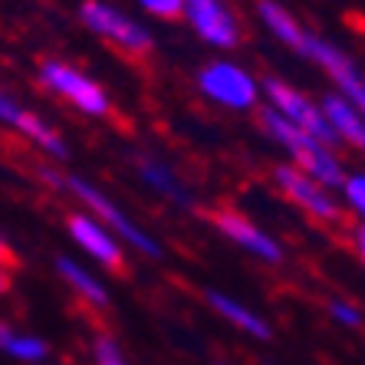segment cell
<instances>
[{
	"instance_id": "1",
	"label": "cell",
	"mask_w": 365,
	"mask_h": 365,
	"mask_svg": "<svg viewBox=\"0 0 365 365\" xmlns=\"http://www.w3.org/2000/svg\"><path fill=\"white\" fill-rule=\"evenodd\" d=\"M260 122H264V128L270 132L277 142L287 148L293 158H297V165L293 168L303 171L306 178H313L319 187H339L342 181H346V171H342L339 158L332 155V148H326V145H319L316 138H309L306 132H299L297 125H289L287 119H280L273 109H264L260 112Z\"/></svg>"
},
{
	"instance_id": "2",
	"label": "cell",
	"mask_w": 365,
	"mask_h": 365,
	"mask_svg": "<svg viewBox=\"0 0 365 365\" xmlns=\"http://www.w3.org/2000/svg\"><path fill=\"white\" fill-rule=\"evenodd\" d=\"M66 187L73 191V195L79 197V201L89 207V217H99V224L106 230H109L115 240H128V244L135 247V250H142V254H148V257H162V244L148 234V230H142L138 224H132L125 217V214L119 211V204L112 201V197H106L99 191V187H93L89 181H83V178H66Z\"/></svg>"
},
{
	"instance_id": "3",
	"label": "cell",
	"mask_w": 365,
	"mask_h": 365,
	"mask_svg": "<svg viewBox=\"0 0 365 365\" xmlns=\"http://www.w3.org/2000/svg\"><path fill=\"white\" fill-rule=\"evenodd\" d=\"M264 93H267V99H270V109L277 112L280 119H287L289 125H297L299 132H306V135L316 138V142L326 145V148L339 145V138L332 135V128L326 125L319 106H313V102L306 99L303 93H297L293 86H287L277 76H267Z\"/></svg>"
},
{
	"instance_id": "4",
	"label": "cell",
	"mask_w": 365,
	"mask_h": 365,
	"mask_svg": "<svg viewBox=\"0 0 365 365\" xmlns=\"http://www.w3.org/2000/svg\"><path fill=\"white\" fill-rule=\"evenodd\" d=\"M197 86H201V93L207 99L221 102L227 109H250V106H257V96H260V86L254 83V76L247 69L224 60L204 66L201 76H197Z\"/></svg>"
},
{
	"instance_id": "5",
	"label": "cell",
	"mask_w": 365,
	"mask_h": 365,
	"mask_svg": "<svg viewBox=\"0 0 365 365\" xmlns=\"http://www.w3.org/2000/svg\"><path fill=\"white\" fill-rule=\"evenodd\" d=\"M40 83L46 89H53L56 96H66L86 115H106L109 112V96L102 93V86L93 83L89 76H83L79 69L66 66V63H43Z\"/></svg>"
},
{
	"instance_id": "6",
	"label": "cell",
	"mask_w": 365,
	"mask_h": 365,
	"mask_svg": "<svg viewBox=\"0 0 365 365\" xmlns=\"http://www.w3.org/2000/svg\"><path fill=\"white\" fill-rule=\"evenodd\" d=\"M299 53H303V56H309L313 63H319V66H323L326 73L336 79V86H339V96H342V99L362 112V106H365V83H362V76H359L356 63L349 60V56L339 50V46H332V43L319 40V36L306 34L303 46H299Z\"/></svg>"
},
{
	"instance_id": "7",
	"label": "cell",
	"mask_w": 365,
	"mask_h": 365,
	"mask_svg": "<svg viewBox=\"0 0 365 365\" xmlns=\"http://www.w3.org/2000/svg\"><path fill=\"white\" fill-rule=\"evenodd\" d=\"M79 17L86 20L89 30L115 40L119 46H125L128 53H145L152 46V34H148L145 26H138L135 20H128L125 14H119L115 7L102 4V0H86L83 7H79Z\"/></svg>"
},
{
	"instance_id": "8",
	"label": "cell",
	"mask_w": 365,
	"mask_h": 365,
	"mask_svg": "<svg viewBox=\"0 0 365 365\" xmlns=\"http://www.w3.org/2000/svg\"><path fill=\"white\" fill-rule=\"evenodd\" d=\"M214 227L221 230L227 240H234L237 247H244L247 254L260 257L264 264H280V260H283V247L277 244L270 234H264L257 224L247 221L244 214H237V211H217V214H214Z\"/></svg>"
},
{
	"instance_id": "9",
	"label": "cell",
	"mask_w": 365,
	"mask_h": 365,
	"mask_svg": "<svg viewBox=\"0 0 365 365\" xmlns=\"http://www.w3.org/2000/svg\"><path fill=\"white\" fill-rule=\"evenodd\" d=\"M273 178H277V185H280L303 211L313 214V217H323V221H336V217H339V204L332 201L329 191L319 187L313 178H306L303 171H297L293 165H280V168L273 171Z\"/></svg>"
},
{
	"instance_id": "10",
	"label": "cell",
	"mask_w": 365,
	"mask_h": 365,
	"mask_svg": "<svg viewBox=\"0 0 365 365\" xmlns=\"http://www.w3.org/2000/svg\"><path fill=\"white\" fill-rule=\"evenodd\" d=\"M181 10H185L187 20L195 24V30L211 43V46L230 50V46L237 43V24H234V17L224 10L221 0H185Z\"/></svg>"
},
{
	"instance_id": "11",
	"label": "cell",
	"mask_w": 365,
	"mask_h": 365,
	"mask_svg": "<svg viewBox=\"0 0 365 365\" xmlns=\"http://www.w3.org/2000/svg\"><path fill=\"white\" fill-rule=\"evenodd\" d=\"M66 227H69V237L76 240L93 260H99V264H106V267H119L122 264L119 240L112 237L109 230L102 227L96 217H89V214H73V217L66 221Z\"/></svg>"
},
{
	"instance_id": "12",
	"label": "cell",
	"mask_w": 365,
	"mask_h": 365,
	"mask_svg": "<svg viewBox=\"0 0 365 365\" xmlns=\"http://www.w3.org/2000/svg\"><path fill=\"white\" fill-rule=\"evenodd\" d=\"M319 112H323L326 125L332 128V135L339 138V142H349V145H356V148L365 145L362 112H359L356 106H349L342 96H326L323 106H319Z\"/></svg>"
},
{
	"instance_id": "13",
	"label": "cell",
	"mask_w": 365,
	"mask_h": 365,
	"mask_svg": "<svg viewBox=\"0 0 365 365\" xmlns=\"http://www.w3.org/2000/svg\"><path fill=\"white\" fill-rule=\"evenodd\" d=\"M207 303H211L214 309L227 319V323H234L237 329H244L247 336H254V339H270V336H273L270 323H267V319H260L254 309H247V306L237 303V299H230V297H224V293L207 289Z\"/></svg>"
},
{
	"instance_id": "14",
	"label": "cell",
	"mask_w": 365,
	"mask_h": 365,
	"mask_svg": "<svg viewBox=\"0 0 365 365\" xmlns=\"http://www.w3.org/2000/svg\"><path fill=\"white\" fill-rule=\"evenodd\" d=\"M135 168H138V175H142L145 185H152L158 195L171 197V201H178V204H191L187 191L178 185L175 171H171L168 165L162 162V158H155V155H138V158H135Z\"/></svg>"
},
{
	"instance_id": "15",
	"label": "cell",
	"mask_w": 365,
	"mask_h": 365,
	"mask_svg": "<svg viewBox=\"0 0 365 365\" xmlns=\"http://www.w3.org/2000/svg\"><path fill=\"white\" fill-rule=\"evenodd\" d=\"M56 270H60V277H63V280H66L73 289H76V293L86 299V303H93V306H109V293H106V287H102V283L96 280V277L86 270L83 264L69 260V257H60V260H56Z\"/></svg>"
},
{
	"instance_id": "16",
	"label": "cell",
	"mask_w": 365,
	"mask_h": 365,
	"mask_svg": "<svg viewBox=\"0 0 365 365\" xmlns=\"http://www.w3.org/2000/svg\"><path fill=\"white\" fill-rule=\"evenodd\" d=\"M257 10H260V20L267 24V30H270V34L277 36L280 43H287V46H293V50H299V46H303L306 30H303V26H299L293 17H289V14L280 7V4H273V0H264V4H260Z\"/></svg>"
},
{
	"instance_id": "17",
	"label": "cell",
	"mask_w": 365,
	"mask_h": 365,
	"mask_svg": "<svg viewBox=\"0 0 365 365\" xmlns=\"http://www.w3.org/2000/svg\"><path fill=\"white\" fill-rule=\"evenodd\" d=\"M14 128H20L26 138H34V142L40 145L43 152H50L53 158H66V142L60 138V132H56L50 122H43L36 112H26V109H24Z\"/></svg>"
},
{
	"instance_id": "18",
	"label": "cell",
	"mask_w": 365,
	"mask_h": 365,
	"mask_svg": "<svg viewBox=\"0 0 365 365\" xmlns=\"http://www.w3.org/2000/svg\"><path fill=\"white\" fill-rule=\"evenodd\" d=\"M14 359H20V362H43L46 359V342L36 339V336H10V342L4 346Z\"/></svg>"
},
{
	"instance_id": "19",
	"label": "cell",
	"mask_w": 365,
	"mask_h": 365,
	"mask_svg": "<svg viewBox=\"0 0 365 365\" xmlns=\"http://www.w3.org/2000/svg\"><path fill=\"white\" fill-rule=\"evenodd\" d=\"M93 356L99 365H128L125 356H122L119 342L112 339V336H99V339L93 342Z\"/></svg>"
},
{
	"instance_id": "20",
	"label": "cell",
	"mask_w": 365,
	"mask_h": 365,
	"mask_svg": "<svg viewBox=\"0 0 365 365\" xmlns=\"http://www.w3.org/2000/svg\"><path fill=\"white\" fill-rule=\"evenodd\" d=\"M339 187H342V197H346L349 207L356 214H362L365 211V178L362 175H349Z\"/></svg>"
},
{
	"instance_id": "21",
	"label": "cell",
	"mask_w": 365,
	"mask_h": 365,
	"mask_svg": "<svg viewBox=\"0 0 365 365\" xmlns=\"http://www.w3.org/2000/svg\"><path fill=\"white\" fill-rule=\"evenodd\" d=\"M329 313H332V319H336V323H342V326H352V329H359V326H362V313H359L356 303L332 299V303H329Z\"/></svg>"
},
{
	"instance_id": "22",
	"label": "cell",
	"mask_w": 365,
	"mask_h": 365,
	"mask_svg": "<svg viewBox=\"0 0 365 365\" xmlns=\"http://www.w3.org/2000/svg\"><path fill=\"white\" fill-rule=\"evenodd\" d=\"M138 4L155 17H178L185 7V0H138Z\"/></svg>"
},
{
	"instance_id": "23",
	"label": "cell",
	"mask_w": 365,
	"mask_h": 365,
	"mask_svg": "<svg viewBox=\"0 0 365 365\" xmlns=\"http://www.w3.org/2000/svg\"><path fill=\"white\" fill-rule=\"evenodd\" d=\"M20 106L14 99H10V96H4L0 93V122H7V125H17V119H20Z\"/></svg>"
},
{
	"instance_id": "24",
	"label": "cell",
	"mask_w": 365,
	"mask_h": 365,
	"mask_svg": "<svg viewBox=\"0 0 365 365\" xmlns=\"http://www.w3.org/2000/svg\"><path fill=\"white\" fill-rule=\"evenodd\" d=\"M352 244H356V254L362 257L365 254V230H362V224H356V227H352Z\"/></svg>"
},
{
	"instance_id": "25",
	"label": "cell",
	"mask_w": 365,
	"mask_h": 365,
	"mask_svg": "<svg viewBox=\"0 0 365 365\" xmlns=\"http://www.w3.org/2000/svg\"><path fill=\"white\" fill-rule=\"evenodd\" d=\"M0 264H14V250L7 247V240L0 237Z\"/></svg>"
},
{
	"instance_id": "26",
	"label": "cell",
	"mask_w": 365,
	"mask_h": 365,
	"mask_svg": "<svg viewBox=\"0 0 365 365\" xmlns=\"http://www.w3.org/2000/svg\"><path fill=\"white\" fill-rule=\"evenodd\" d=\"M10 336H14V329H10L7 323H0V349H4V346L10 342Z\"/></svg>"
},
{
	"instance_id": "27",
	"label": "cell",
	"mask_w": 365,
	"mask_h": 365,
	"mask_svg": "<svg viewBox=\"0 0 365 365\" xmlns=\"http://www.w3.org/2000/svg\"><path fill=\"white\" fill-rule=\"evenodd\" d=\"M7 287H10V280H7V273L0 270V293H7Z\"/></svg>"
},
{
	"instance_id": "28",
	"label": "cell",
	"mask_w": 365,
	"mask_h": 365,
	"mask_svg": "<svg viewBox=\"0 0 365 365\" xmlns=\"http://www.w3.org/2000/svg\"><path fill=\"white\" fill-rule=\"evenodd\" d=\"M217 365H227V362H217Z\"/></svg>"
}]
</instances>
